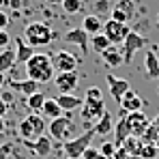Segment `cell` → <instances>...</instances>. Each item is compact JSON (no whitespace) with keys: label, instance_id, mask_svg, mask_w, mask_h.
<instances>
[{"label":"cell","instance_id":"6da1fadb","mask_svg":"<svg viewBox=\"0 0 159 159\" xmlns=\"http://www.w3.org/2000/svg\"><path fill=\"white\" fill-rule=\"evenodd\" d=\"M82 112V120L86 123H93V120H99L103 114H106V103H103V93L99 86H90L86 88V95H84V106L80 107Z\"/></svg>","mask_w":159,"mask_h":159},{"label":"cell","instance_id":"7a4b0ae2","mask_svg":"<svg viewBox=\"0 0 159 159\" xmlns=\"http://www.w3.org/2000/svg\"><path fill=\"white\" fill-rule=\"evenodd\" d=\"M26 75H28V80H34L37 84L52 82L56 78L54 75V67H52V58L48 54H34L26 62Z\"/></svg>","mask_w":159,"mask_h":159},{"label":"cell","instance_id":"3957f363","mask_svg":"<svg viewBox=\"0 0 159 159\" xmlns=\"http://www.w3.org/2000/svg\"><path fill=\"white\" fill-rule=\"evenodd\" d=\"M24 41H26L30 48H45L50 45L54 39V30L45 22H30L26 28H24Z\"/></svg>","mask_w":159,"mask_h":159},{"label":"cell","instance_id":"277c9868","mask_svg":"<svg viewBox=\"0 0 159 159\" xmlns=\"http://www.w3.org/2000/svg\"><path fill=\"white\" fill-rule=\"evenodd\" d=\"M45 125H48V120H45L41 114H28V116H24V118L20 120L17 131H20V135H22L24 140L34 142L37 138H41V135H43Z\"/></svg>","mask_w":159,"mask_h":159},{"label":"cell","instance_id":"5b68a950","mask_svg":"<svg viewBox=\"0 0 159 159\" xmlns=\"http://www.w3.org/2000/svg\"><path fill=\"white\" fill-rule=\"evenodd\" d=\"M95 135H97V133H95V129L90 127V129H86L84 133H80L78 138L62 142V153H65V157H69V159H82L84 151L90 146V142H93V138H95Z\"/></svg>","mask_w":159,"mask_h":159},{"label":"cell","instance_id":"8992f818","mask_svg":"<svg viewBox=\"0 0 159 159\" xmlns=\"http://www.w3.org/2000/svg\"><path fill=\"white\" fill-rule=\"evenodd\" d=\"M50 58H52L54 71H58V73H71V71L78 69V58L71 52H67V50H58Z\"/></svg>","mask_w":159,"mask_h":159},{"label":"cell","instance_id":"52a82bcc","mask_svg":"<svg viewBox=\"0 0 159 159\" xmlns=\"http://www.w3.org/2000/svg\"><path fill=\"white\" fill-rule=\"evenodd\" d=\"M129 32H131V28L127 26V24H118L114 20H107L106 24H103V34L110 39L112 45H118V43L123 45V41L129 37Z\"/></svg>","mask_w":159,"mask_h":159},{"label":"cell","instance_id":"ba28073f","mask_svg":"<svg viewBox=\"0 0 159 159\" xmlns=\"http://www.w3.org/2000/svg\"><path fill=\"white\" fill-rule=\"evenodd\" d=\"M50 138L52 140H60V142H67L69 140V135L73 131V123H71V118L69 116H60V118H54L50 120Z\"/></svg>","mask_w":159,"mask_h":159},{"label":"cell","instance_id":"9c48e42d","mask_svg":"<svg viewBox=\"0 0 159 159\" xmlns=\"http://www.w3.org/2000/svg\"><path fill=\"white\" fill-rule=\"evenodd\" d=\"M146 45V37H142L140 32H129V37L123 41V48H120V54H123V60L125 62H131L133 54L138 52V50H142Z\"/></svg>","mask_w":159,"mask_h":159},{"label":"cell","instance_id":"30bf717a","mask_svg":"<svg viewBox=\"0 0 159 159\" xmlns=\"http://www.w3.org/2000/svg\"><path fill=\"white\" fill-rule=\"evenodd\" d=\"M135 13V2L133 0H116L114 2V9L110 13V20L118 22V24H127Z\"/></svg>","mask_w":159,"mask_h":159},{"label":"cell","instance_id":"8fae6325","mask_svg":"<svg viewBox=\"0 0 159 159\" xmlns=\"http://www.w3.org/2000/svg\"><path fill=\"white\" fill-rule=\"evenodd\" d=\"M125 118H127V123H129V127H131V135L142 140V135L151 127L146 114H144V112H131V114H125Z\"/></svg>","mask_w":159,"mask_h":159},{"label":"cell","instance_id":"7c38bea8","mask_svg":"<svg viewBox=\"0 0 159 159\" xmlns=\"http://www.w3.org/2000/svg\"><path fill=\"white\" fill-rule=\"evenodd\" d=\"M78 82H80V78L75 71H71V73H58L54 78V84L60 90V95H73V90L78 88Z\"/></svg>","mask_w":159,"mask_h":159},{"label":"cell","instance_id":"4fadbf2b","mask_svg":"<svg viewBox=\"0 0 159 159\" xmlns=\"http://www.w3.org/2000/svg\"><path fill=\"white\" fill-rule=\"evenodd\" d=\"M142 106H144V101H142V97L129 88L127 93H125V97L120 99V107H123V114H131V112H142Z\"/></svg>","mask_w":159,"mask_h":159},{"label":"cell","instance_id":"5bb4252c","mask_svg":"<svg viewBox=\"0 0 159 159\" xmlns=\"http://www.w3.org/2000/svg\"><path fill=\"white\" fill-rule=\"evenodd\" d=\"M62 41H65V43H73V45L82 48V52H88V41H90V37L84 32V28H71V30L65 32Z\"/></svg>","mask_w":159,"mask_h":159},{"label":"cell","instance_id":"9a60e30c","mask_svg":"<svg viewBox=\"0 0 159 159\" xmlns=\"http://www.w3.org/2000/svg\"><path fill=\"white\" fill-rule=\"evenodd\" d=\"M106 80H107V86H110V95L120 103V99L125 97V93L131 88V86H129V82H127V80H123V78H114L112 73H107Z\"/></svg>","mask_w":159,"mask_h":159},{"label":"cell","instance_id":"2e32d148","mask_svg":"<svg viewBox=\"0 0 159 159\" xmlns=\"http://www.w3.org/2000/svg\"><path fill=\"white\" fill-rule=\"evenodd\" d=\"M24 142H26V146H30L37 153V157H48L52 153V138H48V135L37 138L34 142H30V140H24Z\"/></svg>","mask_w":159,"mask_h":159},{"label":"cell","instance_id":"e0dca14e","mask_svg":"<svg viewBox=\"0 0 159 159\" xmlns=\"http://www.w3.org/2000/svg\"><path fill=\"white\" fill-rule=\"evenodd\" d=\"M9 86H11L13 90L22 93V95H26V97L34 95V93H39V84H37L34 80H28V78L26 80H11Z\"/></svg>","mask_w":159,"mask_h":159},{"label":"cell","instance_id":"ac0fdd59","mask_svg":"<svg viewBox=\"0 0 159 159\" xmlns=\"http://www.w3.org/2000/svg\"><path fill=\"white\" fill-rule=\"evenodd\" d=\"M103 20L99 17V15H86L84 17V22H82V28H84V32L88 34V37H95V34H99V32H103Z\"/></svg>","mask_w":159,"mask_h":159},{"label":"cell","instance_id":"d6986e66","mask_svg":"<svg viewBox=\"0 0 159 159\" xmlns=\"http://www.w3.org/2000/svg\"><path fill=\"white\" fill-rule=\"evenodd\" d=\"M15 56H17V62H24V65L34 56V48L28 45L24 37H15Z\"/></svg>","mask_w":159,"mask_h":159},{"label":"cell","instance_id":"ffe728a7","mask_svg":"<svg viewBox=\"0 0 159 159\" xmlns=\"http://www.w3.org/2000/svg\"><path fill=\"white\" fill-rule=\"evenodd\" d=\"M56 101H58V106L62 107V112H73V110L84 106V99L75 97V95H58Z\"/></svg>","mask_w":159,"mask_h":159},{"label":"cell","instance_id":"44dd1931","mask_svg":"<svg viewBox=\"0 0 159 159\" xmlns=\"http://www.w3.org/2000/svg\"><path fill=\"white\" fill-rule=\"evenodd\" d=\"M114 133H116V140H114L116 148H118V146H123L127 138H131V127H129V123H127V118H125V116L114 125Z\"/></svg>","mask_w":159,"mask_h":159},{"label":"cell","instance_id":"7402d4cb","mask_svg":"<svg viewBox=\"0 0 159 159\" xmlns=\"http://www.w3.org/2000/svg\"><path fill=\"white\" fill-rule=\"evenodd\" d=\"M144 69H146L148 78H153V80L159 78V58L153 50H148V52L144 54Z\"/></svg>","mask_w":159,"mask_h":159},{"label":"cell","instance_id":"603a6c76","mask_svg":"<svg viewBox=\"0 0 159 159\" xmlns=\"http://www.w3.org/2000/svg\"><path fill=\"white\" fill-rule=\"evenodd\" d=\"M41 116L45 118V120H54V118H60L62 116V107L58 106V101L56 99H45V103H43V110H41Z\"/></svg>","mask_w":159,"mask_h":159},{"label":"cell","instance_id":"cb8c5ba5","mask_svg":"<svg viewBox=\"0 0 159 159\" xmlns=\"http://www.w3.org/2000/svg\"><path fill=\"white\" fill-rule=\"evenodd\" d=\"M15 65H17V56H15V50L7 48V50H2V52H0V73H7V71H11Z\"/></svg>","mask_w":159,"mask_h":159},{"label":"cell","instance_id":"d4e9b609","mask_svg":"<svg viewBox=\"0 0 159 159\" xmlns=\"http://www.w3.org/2000/svg\"><path fill=\"white\" fill-rule=\"evenodd\" d=\"M93 129H95V133L97 135H107L110 131H114V120H112V114L110 112H106L95 125H93Z\"/></svg>","mask_w":159,"mask_h":159},{"label":"cell","instance_id":"484cf974","mask_svg":"<svg viewBox=\"0 0 159 159\" xmlns=\"http://www.w3.org/2000/svg\"><path fill=\"white\" fill-rule=\"evenodd\" d=\"M101 58H103V62H106L107 67H112V69H116V67H120V65L125 62V60H123V54L118 52L114 45H112V48H107L106 52L101 54Z\"/></svg>","mask_w":159,"mask_h":159},{"label":"cell","instance_id":"4316f807","mask_svg":"<svg viewBox=\"0 0 159 159\" xmlns=\"http://www.w3.org/2000/svg\"><path fill=\"white\" fill-rule=\"evenodd\" d=\"M45 95L39 90V93H34V95H30V97H26V107L30 114H39L41 110H43V103H45Z\"/></svg>","mask_w":159,"mask_h":159},{"label":"cell","instance_id":"83f0119b","mask_svg":"<svg viewBox=\"0 0 159 159\" xmlns=\"http://www.w3.org/2000/svg\"><path fill=\"white\" fill-rule=\"evenodd\" d=\"M90 48H93L95 54H103L107 48H112V43H110V39H107L103 32H99V34L90 37Z\"/></svg>","mask_w":159,"mask_h":159},{"label":"cell","instance_id":"f1b7e54d","mask_svg":"<svg viewBox=\"0 0 159 159\" xmlns=\"http://www.w3.org/2000/svg\"><path fill=\"white\" fill-rule=\"evenodd\" d=\"M142 146H144V144H142V140H140V138H127V140H125V144H123V148H125V151H127V153H129V157H140V155H142Z\"/></svg>","mask_w":159,"mask_h":159},{"label":"cell","instance_id":"f546056e","mask_svg":"<svg viewBox=\"0 0 159 159\" xmlns=\"http://www.w3.org/2000/svg\"><path fill=\"white\" fill-rule=\"evenodd\" d=\"M93 4H95V15H99V17L110 15V13H112V9H114V4H112L110 0H95Z\"/></svg>","mask_w":159,"mask_h":159},{"label":"cell","instance_id":"4dcf8cb0","mask_svg":"<svg viewBox=\"0 0 159 159\" xmlns=\"http://www.w3.org/2000/svg\"><path fill=\"white\" fill-rule=\"evenodd\" d=\"M62 9L67 15H75L82 11V0H62Z\"/></svg>","mask_w":159,"mask_h":159},{"label":"cell","instance_id":"1f68e13d","mask_svg":"<svg viewBox=\"0 0 159 159\" xmlns=\"http://www.w3.org/2000/svg\"><path fill=\"white\" fill-rule=\"evenodd\" d=\"M99 153L103 155V159H114V155H116V144L114 142H103L99 146Z\"/></svg>","mask_w":159,"mask_h":159},{"label":"cell","instance_id":"d6a6232c","mask_svg":"<svg viewBox=\"0 0 159 159\" xmlns=\"http://www.w3.org/2000/svg\"><path fill=\"white\" fill-rule=\"evenodd\" d=\"M157 153H159L157 144H146V146H142V155H140V157H146V159H151V157H155Z\"/></svg>","mask_w":159,"mask_h":159},{"label":"cell","instance_id":"836d02e7","mask_svg":"<svg viewBox=\"0 0 159 159\" xmlns=\"http://www.w3.org/2000/svg\"><path fill=\"white\" fill-rule=\"evenodd\" d=\"M82 159H103V155L99 153V148H95V146H88V148L84 151Z\"/></svg>","mask_w":159,"mask_h":159},{"label":"cell","instance_id":"e575fe53","mask_svg":"<svg viewBox=\"0 0 159 159\" xmlns=\"http://www.w3.org/2000/svg\"><path fill=\"white\" fill-rule=\"evenodd\" d=\"M11 151H13V142H4V144H0V159H9Z\"/></svg>","mask_w":159,"mask_h":159},{"label":"cell","instance_id":"d590c367","mask_svg":"<svg viewBox=\"0 0 159 159\" xmlns=\"http://www.w3.org/2000/svg\"><path fill=\"white\" fill-rule=\"evenodd\" d=\"M9 43H11V34H9L7 30H0V48H2V50H7V48H9Z\"/></svg>","mask_w":159,"mask_h":159},{"label":"cell","instance_id":"8d00e7d4","mask_svg":"<svg viewBox=\"0 0 159 159\" xmlns=\"http://www.w3.org/2000/svg\"><path fill=\"white\" fill-rule=\"evenodd\" d=\"M0 99H2V101H4V103H7V106H9V107L13 106V93H11V90H4Z\"/></svg>","mask_w":159,"mask_h":159},{"label":"cell","instance_id":"74e56055","mask_svg":"<svg viewBox=\"0 0 159 159\" xmlns=\"http://www.w3.org/2000/svg\"><path fill=\"white\" fill-rule=\"evenodd\" d=\"M9 15L4 13V11H0V30H7V26H9Z\"/></svg>","mask_w":159,"mask_h":159},{"label":"cell","instance_id":"f35d334b","mask_svg":"<svg viewBox=\"0 0 159 159\" xmlns=\"http://www.w3.org/2000/svg\"><path fill=\"white\" fill-rule=\"evenodd\" d=\"M114 159H129V153H127L123 146H118V148H116V155H114Z\"/></svg>","mask_w":159,"mask_h":159},{"label":"cell","instance_id":"ab89813d","mask_svg":"<svg viewBox=\"0 0 159 159\" xmlns=\"http://www.w3.org/2000/svg\"><path fill=\"white\" fill-rule=\"evenodd\" d=\"M7 112H9V106H7V103H4V101L0 99V116L4 118V116H7Z\"/></svg>","mask_w":159,"mask_h":159},{"label":"cell","instance_id":"60d3db41","mask_svg":"<svg viewBox=\"0 0 159 159\" xmlns=\"http://www.w3.org/2000/svg\"><path fill=\"white\" fill-rule=\"evenodd\" d=\"M4 129H7V123H4V118H2V116H0V133L4 131Z\"/></svg>","mask_w":159,"mask_h":159},{"label":"cell","instance_id":"b9f144b4","mask_svg":"<svg viewBox=\"0 0 159 159\" xmlns=\"http://www.w3.org/2000/svg\"><path fill=\"white\" fill-rule=\"evenodd\" d=\"M9 4H11V7H15V9H17V7H20V0H9Z\"/></svg>","mask_w":159,"mask_h":159},{"label":"cell","instance_id":"7bdbcfd3","mask_svg":"<svg viewBox=\"0 0 159 159\" xmlns=\"http://www.w3.org/2000/svg\"><path fill=\"white\" fill-rule=\"evenodd\" d=\"M151 125H153V127H155V129H157V131H159V116H157V118H155V120H153V123H151Z\"/></svg>","mask_w":159,"mask_h":159},{"label":"cell","instance_id":"ee69618b","mask_svg":"<svg viewBox=\"0 0 159 159\" xmlns=\"http://www.w3.org/2000/svg\"><path fill=\"white\" fill-rule=\"evenodd\" d=\"M48 4H62V0H45Z\"/></svg>","mask_w":159,"mask_h":159},{"label":"cell","instance_id":"f6af8a7d","mask_svg":"<svg viewBox=\"0 0 159 159\" xmlns=\"http://www.w3.org/2000/svg\"><path fill=\"white\" fill-rule=\"evenodd\" d=\"M2 84H4V73H0V88H2Z\"/></svg>","mask_w":159,"mask_h":159},{"label":"cell","instance_id":"bcb514c9","mask_svg":"<svg viewBox=\"0 0 159 159\" xmlns=\"http://www.w3.org/2000/svg\"><path fill=\"white\" fill-rule=\"evenodd\" d=\"M7 2H9V0H0V9H2V7H4Z\"/></svg>","mask_w":159,"mask_h":159}]
</instances>
